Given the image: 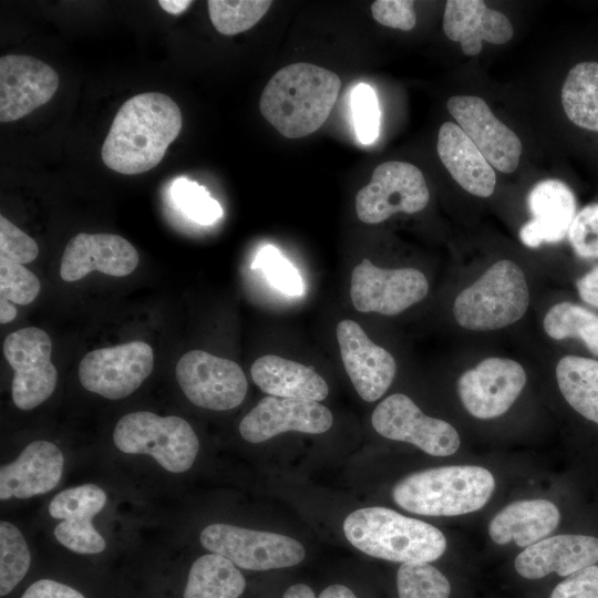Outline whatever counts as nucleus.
<instances>
[{"instance_id": "1", "label": "nucleus", "mask_w": 598, "mask_h": 598, "mask_svg": "<svg viewBox=\"0 0 598 598\" xmlns=\"http://www.w3.org/2000/svg\"><path fill=\"white\" fill-rule=\"evenodd\" d=\"M182 130L178 105L166 94L146 92L118 109L102 145V161L121 174L154 168Z\"/></svg>"}, {"instance_id": "2", "label": "nucleus", "mask_w": 598, "mask_h": 598, "mask_svg": "<svg viewBox=\"0 0 598 598\" xmlns=\"http://www.w3.org/2000/svg\"><path fill=\"white\" fill-rule=\"evenodd\" d=\"M340 78L319 65L299 62L277 71L262 90L261 115L285 137L319 130L338 99Z\"/></svg>"}, {"instance_id": "3", "label": "nucleus", "mask_w": 598, "mask_h": 598, "mask_svg": "<svg viewBox=\"0 0 598 598\" xmlns=\"http://www.w3.org/2000/svg\"><path fill=\"white\" fill-rule=\"evenodd\" d=\"M343 533L362 553L395 563H431L446 549L443 533L393 509L372 506L350 513Z\"/></svg>"}, {"instance_id": "4", "label": "nucleus", "mask_w": 598, "mask_h": 598, "mask_svg": "<svg viewBox=\"0 0 598 598\" xmlns=\"http://www.w3.org/2000/svg\"><path fill=\"white\" fill-rule=\"evenodd\" d=\"M495 488L485 467L452 465L412 473L395 484L392 496L403 509L425 516H456L481 509Z\"/></svg>"}, {"instance_id": "5", "label": "nucleus", "mask_w": 598, "mask_h": 598, "mask_svg": "<svg viewBox=\"0 0 598 598\" xmlns=\"http://www.w3.org/2000/svg\"><path fill=\"white\" fill-rule=\"evenodd\" d=\"M529 306L524 271L512 260L493 264L454 300L457 323L472 331L497 330L518 321Z\"/></svg>"}, {"instance_id": "6", "label": "nucleus", "mask_w": 598, "mask_h": 598, "mask_svg": "<svg viewBox=\"0 0 598 598\" xmlns=\"http://www.w3.org/2000/svg\"><path fill=\"white\" fill-rule=\"evenodd\" d=\"M113 441L121 452L151 455L172 473L189 470L199 450L198 437L186 420L148 411L121 417L113 431Z\"/></svg>"}, {"instance_id": "7", "label": "nucleus", "mask_w": 598, "mask_h": 598, "mask_svg": "<svg viewBox=\"0 0 598 598\" xmlns=\"http://www.w3.org/2000/svg\"><path fill=\"white\" fill-rule=\"evenodd\" d=\"M199 540L210 553L221 555L235 566L248 570L291 567L306 556L303 546L291 537L223 523L206 526Z\"/></svg>"}, {"instance_id": "8", "label": "nucleus", "mask_w": 598, "mask_h": 598, "mask_svg": "<svg viewBox=\"0 0 598 598\" xmlns=\"http://www.w3.org/2000/svg\"><path fill=\"white\" fill-rule=\"evenodd\" d=\"M430 199L422 172L413 164L390 161L378 165L370 182L355 196L358 218L379 224L395 213L414 214Z\"/></svg>"}, {"instance_id": "9", "label": "nucleus", "mask_w": 598, "mask_h": 598, "mask_svg": "<svg viewBox=\"0 0 598 598\" xmlns=\"http://www.w3.org/2000/svg\"><path fill=\"white\" fill-rule=\"evenodd\" d=\"M52 342L42 329L27 327L10 333L3 354L13 370L12 401L20 410H32L54 391L58 371L51 362Z\"/></svg>"}, {"instance_id": "10", "label": "nucleus", "mask_w": 598, "mask_h": 598, "mask_svg": "<svg viewBox=\"0 0 598 598\" xmlns=\"http://www.w3.org/2000/svg\"><path fill=\"white\" fill-rule=\"evenodd\" d=\"M175 375L186 398L208 410L234 409L247 393L245 373L236 362L203 350L183 354L176 364Z\"/></svg>"}, {"instance_id": "11", "label": "nucleus", "mask_w": 598, "mask_h": 598, "mask_svg": "<svg viewBox=\"0 0 598 598\" xmlns=\"http://www.w3.org/2000/svg\"><path fill=\"white\" fill-rule=\"evenodd\" d=\"M153 368L152 347L132 341L86 353L79 365V379L85 390L118 400L136 391Z\"/></svg>"}, {"instance_id": "12", "label": "nucleus", "mask_w": 598, "mask_h": 598, "mask_svg": "<svg viewBox=\"0 0 598 598\" xmlns=\"http://www.w3.org/2000/svg\"><path fill=\"white\" fill-rule=\"evenodd\" d=\"M371 423L382 436L411 443L433 456H450L461 444L448 422L425 415L405 394L385 398L374 409Z\"/></svg>"}, {"instance_id": "13", "label": "nucleus", "mask_w": 598, "mask_h": 598, "mask_svg": "<svg viewBox=\"0 0 598 598\" xmlns=\"http://www.w3.org/2000/svg\"><path fill=\"white\" fill-rule=\"evenodd\" d=\"M427 291L426 277L415 268L385 269L364 258L351 274V301L360 312L394 316L423 300Z\"/></svg>"}, {"instance_id": "14", "label": "nucleus", "mask_w": 598, "mask_h": 598, "mask_svg": "<svg viewBox=\"0 0 598 598\" xmlns=\"http://www.w3.org/2000/svg\"><path fill=\"white\" fill-rule=\"evenodd\" d=\"M526 372L515 360L487 358L457 380V393L466 411L482 420L503 415L526 383Z\"/></svg>"}, {"instance_id": "15", "label": "nucleus", "mask_w": 598, "mask_h": 598, "mask_svg": "<svg viewBox=\"0 0 598 598\" xmlns=\"http://www.w3.org/2000/svg\"><path fill=\"white\" fill-rule=\"evenodd\" d=\"M447 110L492 167L502 173H513L517 168L520 140L493 114L483 99L455 95L448 99Z\"/></svg>"}, {"instance_id": "16", "label": "nucleus", "mask_w": 598, "mask_h": 598, "mask_svg": "<svg viewBox=\"0 0 598 598\" xmlns=\"http://www.w3.org/2000/svg\"><path fill=\"white\" fill-rule=\"evenodd\" d=\"M59 87L58 73L33 56L0 59V122L20 120L48 103Z\"/></svg>"}, {"instance_id": "17", "label": "nucleus", "mask_w": 598, "mask_h": 598, "mask_svg": "<svg viewBox=\"0 0 598 598\" xmlns=\"http://www.w3.org/2000/svg\"><path fill=\"white\" fill-rule=\"evenodd\" d=\"M332 423L331 411L317 401L268 395L244 416L239 433L250 443H260L288 431L324 433Z\"/></svg>"}, {"instance_id": "18", "label": "nucleus", "mask_w": 598, "mask_h": 598, "mask_svg": "<svg viewBox=\"0 0 598 598\" xmlns=\"http://www.w3.org/2000/svg\"><path fill=\"white\" fill-rule=\"evenodd\" d=\"M344 369L361 399L377 401L391 385L396 363L393 355L369 339L353 320H341L336 329Z\"/></svg>"}, {"instance_id": "19", "label": "nucleus", "mask_w": 598, "mask_h": 598, "mask_svg": "<svg viewBox=\"0 0 598 598\" xmlns=\"http://www.w3.org/2000/svg\"><path fill=\"white\" fill-rule=\"evenodd\" d=\"M106 499V493L95 484L70 487L58 493L49 504L50 516L62 520L54 527L56 540L76 554L103 551L106 543L92 520L104 508Z\"/></svg>"}, {"instance_id": "20", "label": "nucleus", "mask_w": 598, "mask_h": 598, "mask_svg": "<svg viewBox=\"0 0 598 598\" xmlns=\"http://www.w3.org/2000/svg\"><path fill=\"white\" fill-rule=\"evenodd\" d=\"M137 264L135 247L122 236L80 233L65 246L60 276L68 282L80 280L94 270L124 277L132 274Z\"/></svg>"}, {"instance_id": "21", "label": "nucleus", "mask_w": 598, "mask_h": 598, "mask_svg": "<svg viewBox=\"0 0 598 598\" xmlns=\"http://www.w3.org/2000/svg\"><path fill=\"white\" fill-rule=\"evenodd\" d=\"M527 205L532 218L519 230L520 241L537 248L542 244H556L568 235L577 214L573 190L559 179L536 183L528 193Z\"/></svg>"}, {"instance_id": "22", "label": "nucleus", "mask_w": 598, "mask_h": 598, "mask_svg": "<svg viewBox=\"0 0 598 598\" xmlns=\"http://www.w3.org/2000/svg\"><path fill=\"white\" fill-rule=\"evenodd\" d=\"M63 467L64 456L54 443L44 440L31 442L13 462L1 466V501L49 493L58 486Z\"/></svg>"}, {"instance_id": "23", "label": "nucleus", "mask_w": 598, "mask_h": 598, "mask_svg": "<svg viewBox=\"0 0 598 598\" xmlns=\"http://www.w3.org/2000/svg\"><path fill=\"white\" fill-rule=\"evenodd\" d=\"M598 563V538L561 534L546 537L526 547L515 559L516 571L526 579H539L556 573L567 577Z\"/></svg>"}, {"instance_id": "24", "label": "nucleus", "mask_w": 598, "mask_h": 598, "mask_svg": "<svg viewBox=\"0 0 598 598\" xmlns=\"http://www.w3.org/2000/svg\"><path fill=\"white\" fill-rule=\"evenodd\" d=\"M443 31L450 40L460 42L463 53L470 56L481 52L483 41L504 44L513 37L508 18L482 0L446 1Z\"/></svg>"}, {"instance_id": "25", "label": "nucleus", "mask_w": 598, "mask_h": 598, "mask_svg": "<svg viewBox=\"0 0 598 598\" xmlns=\"http://www.w3.org/2000/svg\"><path fill=\"white\" fill-rule=\"evenodd\" d=\"M437 154L453 179L466 192L488 197L496 185V174L471 138L453 122L441 125Z\"/></svg>"}, {"instance_id": "26", "label": "nucleus", "mask_w": 598, "mask_h": 598, "mask_svg": "<svg viewBox=\"0 0 598 598\" xmlns=\"http://www.w3.org/2000/svg\"><path fill=\"white\" fill-rule=\"evenodd\" d=\"M560 520L557 506L547 499H523L508 504L491 520L488 534L498 545L514 542L526 548L550 535Z\"/></svg>"}, {"instance_id": "27", "label": "nucleus", "mask_w": 598, "mask_h": 598, "mask_svg": "<svg viewBox=\"0 0 598 598\" xmlns=\"http://www.w3.org/2000/svg\"><path fill=\"white\" fill-rule=\"evenodd\" d=\"M252 381L271 396L322 401L329 393L324 379L313 369L274 354H266L250 369Z\"/></svg>"}, {"instance_id": "28", "label": "nucleus", "mask_w": 598, "mask_h": 598, "mask_svg": "<svg viewBox=\"0 0 598 598\" xmlns=\"http://www.w3.org/2000/svg\"><path fill=\"white\" fill-rule=\"evenodd\" d=\"M245 588L246 580L237 566L212 553L193 563L183 598H238Z\"/></svg>"}, {"instance_id": "29", "label": "nucleus", "mask_w": 598, "mask_h": 598, "mask_svg": "<svg viewBox=\"0 0 598 598\" xmlns=\"http://www.w3.org/2000/svg\"><path fill=\"white\" fill-rule=\"evenodd\" d=\"M556 379L568 404L598 424V361L566 355L557 363Z\"/></svg>"}, {"instance_id": "30", "label": "nucleus", "mask_w": 598, "mask_h": 598, "mask_svg": "<svg viewBox=\"0 0 598 598\" xmlns=\"http://www.w3.org/2000/svg\"><path fill=\"white\" fill-rule=\"evenodd\" d=\"M561 105L575 125L598 132V62L574 65L561 87Z\"/></svg>"}, {"instance_id": "31", "label": "nucleus", "mask_w": 598, "mask_h": 598, "mask_svg": "<svg viewBox=\"0 0 598 598\" xmlns=\"http://www.w3.org/2000/svg\"><path fill=\"white\" fill-rule=\"evenodd\" d=\"M543 324L551 339L578 338L594 355L598 357L597 313L579 305L564 301L548 310Z\"/></svg>"}, {"instance_id": "32", "label": "nucleus", "mask_w": 598, "mask_h": 598, "mask_svg": "<svg viewBox=\"0 0 598 598\" xmlns=\"http://www.w3.org/2000/svg\"><path fill=\"white\" fill-rule=\"evenodd\" d=\"M31 564L28 544L13 524L0 523V595L7 596L23 579Z\"/></svg>"}, {"instance_id": "33", "label": "nucleus", "mask_w": 598, "mask_h": 598, "mask_svg": "<svg viewBox=\"0 0 598 598\" xmlns=\"http://www.w3.org/2000/svg\"><path fill=\"white\" fill-rule=\"evenodd\" d=\"M268 0H209L210 21L224 35H235L252 28L269 10Z\"/></svg>"}, {"instance_id": "34", "label": "nucleus", "mask_w": 598, "mask_h": 598, "mask_svg": "<svg viewBox=\"0 0 598 598\" xmlns=\"http://www.w3.org/2000/svg\"><path fill=\"white\" fill-rule=\"evenodd\" d=\"M399 598H448V579L429 563L402 564L396 574Z\"/></svg>"}, {"instance_id": "35", "label": "nucleus", "mask_w": 598, "mask_h": 598, "mask_svg": "<svg viewBox=\"0 0 598 598\" xmlns=\"http://www.w3.org/2000/svg\"><path fill=\"white\" fill-rule=\"evenodd\" d=\"M172 197L182 212L197 224L210 225L223 216L220 204L194 181L184 177L174 181Z\"/></svg>"}, {"instance_id": "36", "label": "nucleus", "mask_w": 598, "mask_h": 598, "mask_svg": "<svg viewBox=\"0 0 598 598\" xmlns=\"http://www.w3.org/2000/svg\"><path fill=\"white\" fill-rule=\"evenodd\" d=\"M351 109L357 137L363 145L372 144L379 136L380 107L374 90L359 83L352 90Z\"/></svg>"}, {"instance_id": "37", "label": "nucleus", "mask_w": 598, "mask_h": 598, "mask_svg": "<svg viewBox=\"0 0 598 598\" xmlns=\"http://www.w3.org/2000/svg\"><path fill=\"white\" fill-rule=\"evenodd\" d=\"M252 268L262 269L269 282L287 295L298 296L303 291L299 272L274 246H265L258 252Z\"/></svg>"}, {"instance_id": "38", "label": "nucleus", "mask_w": 598, "mask_h": 598, "mask_svg": "<svg viewBox=\"0 0 598 598\" xmlns=\"http://www.w3.org/2000/svg\"><path fill=\"white\" fill-rule=\"evenodd\" d=\"M40 280L23 265L0 258V293L8 300L25 306L40 292Z\"/></svg>"}, {"instance_id": "39", "label": "nucleus", "mask_w": 598, "mask_h": 598, "mask_svg": "<svg viewBox=\"0 0 598 598\" xmlns=\"http://www.w3.org/2000/svg\"><path fill=\"white\" fill-rule=\"evenodd\" d=\"M568 238L577 256L598 258V204L580 209L569 228Z\"/></svg>"}, {"instance_id": "40", "label": "nucleus", "mask_w": 598, "mask_h": 598, "mask_svg": "<svg viewBox=\"0 0 598 598\" xmlns=\"http://www.w3.org/2000/svg\"><path fill=\"white\" fill-rule=\"evenodd\" d=\"M38 255L37 241L0 216V258L23 265L33 261Z\"/></svg>"}, {"instance_id": "41", "label": "nucleus", "mask_w": 598, "mask_h": 598, "mask_svg": "<svg viewBox=\"0 0 598 598\" xmlns=\"http://www.w3.org/2000/svg\"><path fill=\"white\" fill-rule=\"evenodd\" d=\"M371 12L380 24L402 31L412 30L416 23L414 2L410 0H377Z\"/></svg>"}, {"instance_id": "42", "label": "nucleus", "mask_w": 598, "mask_h": 598, "mask_svg": "<svg viewBox=\"0 0 598 598\" xmlns=\"http://www.w3.org/2000/svg\"><path fill=\"white\" fill-rule=\"evenodd\" d=\"M549 598H598V566H588L567 576Z\"/></svg>"}, {"instance_id": "43", "label": "nucleus", "mask_w": 598, "mask_h": 598, "mask_svg": "<svg viewBox=\"0 0 598 598\" xmlns=\"http://www.w3.org/2000/svg\"><path fill=\"white\" fill-rule=\"evenodd\" d=\"M21 598H85L80 591L69 585L52 580L40 579L30 585Z\"/></svg>"}, {"instance_id": "44", "label": "nucleus", "mask_w": 598, "mask_h": 598, "mask_svg": "<svg viewBox=\"0 0 598 598\" xmlns=\"http://www.w3.org/2000/svg\"><path fill=\"white\" fill-rule=\"evenodd\" d=\"M580 298L588 305L598 308V264L576 282Z\"/></svg>"}, {"instance_id": "45", "label": "nucleus", "mask_w": 598, "mask_h": 598, "mask_svg": "<svg viewBox=\"0 0 598 598\" xmlns=\"http://www.w3.org/2000/svg\"><path fill=\"white\" fill-rule=\"evenodd\" d=\"M318 598H357L351 589L344 585L328 586Z\"/></svg>"}, {"instance_id": "46", "label": "nucleus", "mask_w": 598, "mask_h": 598, "mask_svg": "<svg viewBox=\"0 0 598 598\" xmlns=\"http://www.w3.org/2000/svg\"><path fill=\"white\" fill-rule=\"evenodd\" d=\"M282 598H316L312 589L305 584L290 586Z\"/></svg>"}, {"instance_id": "47", "label": "nucleus", "mask_w": 598, "mask_h": 598, "mask_svg": "<svg viewBox=\"0 0 598 598\" xmlns=\"http://www.w3.org/2000/svg\"><path fill=\"white\" fill-rule=\"evenodd\" d=\"M17 316V309L13 306L12 301L8 300L4 297L0 298V322L6 324L11 322Z\"/></svg>"}, {"instance_id": "48", "label": "nucleus", "mask_w": 598, "mask_h": 598, "mask_svg": "<svg viewBox=\"0 0 598 598\" xmlns=\"http://www.w3.org/2000/svg\"><path fill=\"white\" fill-rule=\"evenodd\" d=\"M158 4L161 6L162 9H164L166 12L171 14H179L189 4H192V1L189 0H159Z\"/></svg>"}]
</instances>
